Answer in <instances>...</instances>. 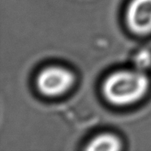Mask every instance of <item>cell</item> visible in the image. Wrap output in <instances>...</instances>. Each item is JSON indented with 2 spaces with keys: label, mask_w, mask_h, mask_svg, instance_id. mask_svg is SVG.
<instances>
[{
  "label": "cell",
  "mask_w": 151,
  "mask_h": 151,
  "mask_svg": "<svg viewBox=\"0 0 151 151\" xmlns=\"http://www.w3.org/2000/svg\"><path fill=\"white\" fill-rule=\"evenodd\" d=\"M149 87V80L140 70L115 72L106 80L103 92L106 98L116 105H127L144 96Z\"/></svg>",
  "instance_id": "cell-1"
},
{
  "label": "cell",
  "mask_w": 151,
  "mask_h": 151,
  "mask_svg": "<svg viewBox=\"0 0 151 151\" xmlns=\"http://www.w3.org/2000/svg\"><path fill=\"white\" fill-rule=\"evenodd\" d=\"M73 81V75L67 69L51 67L40 72L37 84L38 89L43 94L58 96L70 89Z\"/></svg>",
  "instance_id": "cell-2"
},
{
  "label": "cell",
  "mask_w": 151,
  "mask_h": 151,
  "mask_svg": "<svg viewBox=\"0 0 151 151\" xmlns=\"http://www.w3.org/2000/svg\"><path fill=\"white\" fill-rule=\"evenodd\" d=\"M127 22L132 32H151V0H132L127 11Z\"/></svg>",
  "instance_id": "cell-3"
},
{
  "label": "cell",
  "mask_w": 151,
  "mask_h": 151,
  "mask_svg": "<svg viewBox=\"0 0 151 151\" xmlns=\"http://www.w3.org/2000/svg\"><path fill=\"white\" fill-rule=\"evenodd\" d=\"M121 149V144L115 136L102 134L93 140L86 148L92 151H116Z\"/></svg>",
  "instance_id": "cell-4"
},
{
  "label": "cell",
  "mask_w": 151,
  "mask_h": 151,
  "mask_svg": "<svg viewBox=\"0 0 151 151\" xmlns=\"http://www.w3.org/2000/svg\"><path fill=\"white\" fill-rule=\"evenodd\" d=\"M133 62L137 70L142 71L145 68H147L151 63L150 53L145 50H142L135 55Z\"/></svg>",
  "instance_id": "cell-5"
}]
</instances>
